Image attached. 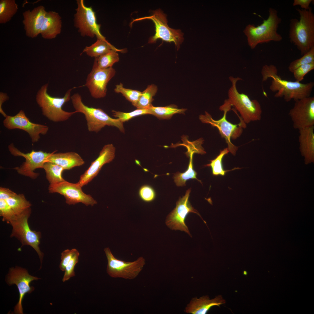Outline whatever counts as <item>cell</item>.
<instances>
[{"instance_id": "cell-25", "label": "cell", "mask_w": 314, "mask_h": 314, "mask_svg": "<svg viewBox=\"0 0 314 314\" xmlns=\"http://www.w3.org/2000/svg\"><path fill=\"white\" fill-rule=\"evenodd\" d=\"M112 50L117 51H123L118 49L108 42L106 39H97L96 42L89 46L86 47L83 49L85 52L88 56L94 58L104 55Z\"/></svg>"}, {"instance_id": "cell-33", "label": "cell", "mask_w": 314, "mask_h": 314, "mask_svg": "<svg viewBox=\"0 0 314 314\" xmlns=\"http://www.w3.org/2000/svg\"><path fill=\"white\" fill-rule=\"evenodd\" d=\"M229 152L227 148L224 149L220 151V154L214 159L210 160V163L206 165V166L211 167L212 174L215 176L220 175L224 176L226 173L228 171L237 169L239 168H235L231 170H225L223 168L222 161L223 157Z\"/></svg>"}, {"instance_id": "cell-5", "label": "cell", "mask_w": 314, "mask_h": 314, "mask_svg": "<svg viewBox=\"0 0 314 314\" xmlns=\"http://www.w3.org/2000/svg\"><path fill=\"white\" fill-rule=\"evenodd\" d=\"M71 99L75 111L83 114L87 121L88 130L98 133L106 126H115L122 132L124 133L123 123L117 118L110 117L100 108L89 107L82 101L81 95L76 93L71 97Z\"/></svg>"}, {"instance_id": "cell-41", "label": "cell", "mask_w": 314, "mask_h": 314, "mask_svg": "<svg viewBox=\"0 0 314 314\" xmlns=\"http://www.w3.org/2000/svg\"><path fill=\"white\" fill-rule=\"evenodd\" d=\"M139 194L141 199L146 202L153 201L155 197V194L154 189L148 185H144L140 188Z\"/></svg>"}, {"instance_id": "cell-9", "label": "cell", "mask_w": 314, "mask_h": 314, "mask_svg": "<svg viewBox=\"0 0 314 314\" xmlns=\"http://www.w3.org/2000/svg\"><path fill=\"white\" fill-rule=\"evenodd\" d=\"M223 112L222 117L218 120L214 119L206 111L205 115H201L199 118L203 123L209 124L218 129L221 137L224 139L227 144L229 152L235 155L238 147L232 143L231 140H236L239 137L242 132L243 128H245L246 125L240 116L238 117L240 120L239 123L232 124L226 119L228 111L225 110Z\"/></svg>"}, {"instance_id": "cell-44", "label": "cell", "mask_w": 314, "mask_h": 314, "mask_svg": "<svg viewBox=\"0 0 314 314\" xmlns=\"http://www.w3.org/2000/svg\"><path fill=\"white\" fill-rule=\"evenodd\" d=\"M8 97L5 94L1 92L0 93V112L5 117L7 115L3 111L2 108V105L3 103L8 99Z\"/></svg>"}, {"instance_id": "cell-16", "label": "cell", "mask_w": 314, "mask_h": 314, "mask_svg": "<svg viewBox=\"0 0 314 314\" xmlns=\"http://www.w3.org/2000/svg\"><path fill=\"white\" fill-rule=\"evenodd\" d=\"M288 114L293 128L299 130L314 126V97H309L295 101Z\"/></svg>"}, {"instance_id": "cell-39", "label": "cell", "mask_w": 314, "mask_h": 314, "mask_svg": "<svg viewBox=\"0 0 314 314\" xmlns=\"http://www.w3.org/2000/svg\"><path fill=\"white\" fill-rule=\"evenodd\" d=\"M314 69V62L301 65L295 69L292 72L296 81L301 82L305 75Z\"/></svg>"}, {"instance_id": "cell-20", "label": "cell", "mask_w": 314, "mask_h": 314, "mask_svg": "<svg viewBox=\"0 0 314 314\" xmlns=\"http://www.w3.org/2000/svg\"><path fill=\"white\" fill-rule=\"evenodd\" d=\"M46 12L44 7L40 5L23 13L22 22L27 36L33 38L40 34Z\"/></svg>"}, {"instance_id": "cell-29", "label": "cell", "mask_w": 314, "mask_h": 314, "mask_svg": "<svg viewBox=\"0 0 314 314\" xmlns=\"http://www.w3.org/2000/svg\"><path fill=\"white\" fill-rule=\"evenodd\" d=\"M117 51L112 50L109 52L94 58L92 68L105 69L112 67L113 65L119 61V57Z\"/></svg>"}, {"instance_id": "cell-36", "label": "cell", "mask_w": 314, "mask_h": 314, "mask_svg": "<svg viewBox=\"0 0 314 314\" xmlns=\"http://www.w3.org/2000/svg\"><path fill=\"white\" fill-rule=\"evenodd\" d=\"M313 62H314V47L300 58L292 62L288 66V69L290 72L292 73L299 67Z\"/></svg>"}, {"instance_id": "cell-32", "label": "cell", "mask_w": 314, "mask_h": 314, "mask_svg": "<svg viewBox=\"0 0 314 314\" xmlns=\"http://www.w3.org/2000/svg\"><path fill=\"white\" fill-rule=\"evenodd\" d=\"M158 90L156 85L152 84L148 86L140 97L135 106L137 108H148L152 105V102L154 99L153 97L156 94Z\"/></svg>"}, {"instance_id": "cell-11", "label": "cell", "mask_w": 314, "mask_h": 314, "mask_svg": "<svg viewBox=\"0 0 314 314\" xmlns=\"http://www.w3.org/2000/svg\"><path fill=\"white\" fill-rule=\"evenodd\" d=\"M76 2L74 24L81 35L106 39L100 32L101 25L97 23L96 14L92 7L86 6L83 0H78Z\"/></svg>"}, {"instance_id": "cell-26", "label": "cell", "mask_w": 314, "mask_h": 314, "mask_svg": "<svg viewBox=\"0 0 314 314\" xmlns=\"http://www.w3.org/2000/svg\"><path fill=\"white\" fill-rule=\"evenodd\" d=\"M42 168L45 171L46 177L50 185L55 184L65 181L62 176V173L65 170L58 164L46 161L43 164Z\"/></svg>"}, {"instance_id": "cell-1", "label": "cell", "mask_w": 314, "mask_h": 314, "mask_svg": "<svg viewBox=\"0 0 314 314\" xmlns=\"http://www.w3.org/2000/svg\"><path fill=\"white\" fill-rule=\"evenodd\" d=\"M262 82L269 78L272 79L270 90L276 92L275 98L283 97L286 102L291 100L295 101L310 97L314 86V83L310 82L303 83L297 81H292L283 79L279 75L278 70L274 65H265L261 70Z\"/></svg>"}, {"instance_id": "cell-21", "label": "cell", "mask_w": 314, "mask_h": 314, "mask_svg": "<svg viewBox=\"0 0 314 314\" xmlns=\"http://www.w3.org/2000/svg\"><path fill=\"white\" fill-rule=\"evenodd\" d=\"M226 303V300L221 295L212 299L208 296H203L199 298H194L187 305L185 311L187 313L192 314H205L212 307L219 306Z\"/></svg>"}, {"instance_id": "cell-23", "label": "cell", "mask_w": 314, "mask_h": 314, "mask_svg": "<svg viewBox=\"0 0 314 314\" xmlns=\"http://www.w3.org/2000/svg\"><path fill=\"white\" fill-rule=\"evenodd\" d=\"M62 27L61 17L59 14L53 11L47 12L40 34L44 39H54L60 33Z\"/></svg>"}, {"instance_id": "cell-34", "label": "cell", "mask_w": 314, "mask_h": 314, "mask_svg": "<svg viewBox=\"0 0 314 314\" xmlns=\"http://www.w3.org/2000/svg\"><path fill=\"white\" fill-rule=\"evenodd\" d=\"M114 90L115 92L121 93L135 107L142 92L138 90L125 88L122 83L116 85Z\"/></svg>"}, {"instance_id": "cell-40", "label": "cell", "mask_w": 314, "mask_h": 314, "mask_svg": "<svg viewBox=\"0 0 314 314\" xmlns=\"http://www.w3.org/2000/svg\"><path fill=\"white\" fill-rule=\"evenodd\" d=\"M77 250L75 248L71 250L67 249L63 251L61 254V261L59 265L60 269L64 271L68 264Z\"/></svg>"}, {"instance_id": "cell-14", "label": "cell", "mask_w": 314, "mask_h": 314, "mask_svg": "<svg viewBox=\"0 0 314 314\" xmlns=\"http://www.w3.org/2000/svg\"><path fill=\"white\" fill-rule=\"evenodd\" d=\"M82 187L77 182L72 183L65 181L54 185H50L49 191L50 193H57L63 195L66 203L69 205L81 203L88 206H93L97 204L90 195L84 193Z\"/></svg>"}, {"instance_id": "cell-7", "label": "cell", "mask_w": 314, "mask_h": 314, "mask_svg": "<svg viewBox=\"0 0 314 314\" xmlns=\"http://www.w3.org/2000/svg\"><path fill=\"white\" fill-rule=\"evenodd\" d=\"M31 213L30 207L20 214L15 215L10 223L12 227L10 237L17 238L22 246L29 245L33 248L38 254L41 265L43 254L39 246L41 234L40 232L32 231L30 228L28 220Z\"/></svg>"}, {"instance_id": "cell-31", "label": "cell", "mask_w": 314, "mask_h": 314, "mask_svg": "<svg viewBox=\"0 0 314 314\" xmlns=\"http://www.w3.org/2000/svg\"><path fill=\"white\" fill-rule=\"evenodd\" d=\"M193 154V153H191L189 154L190 162L187 170L183 173L177 172L174 174L173 178L174 182L178 186H185L186 181L191 179H196L201 183V181L197 178V173L194 170L193 167L192 160Z\"/></svg>"}, {"instance_id": "cell-4", "label": "cell", "mask_w": 314, "mask_h": 314, "mask_svg": "<svg viewBox=\"0 0 314 314\" xmlns=\"http://www.w3.org/2000/svg\"><path fill=\"white\" fill-rule=\"evenodd\" d=\"M268 13L267 19H264L260 25L256 26L253 24H249L243 31L251 49H254L259 44L272 41L279 42L282 40V36L277 31L281 21L277 11L271 7L269 9Z\"/></svg>"}, {"instance_id": "cell-28", "label": "cell", "mask_w": 314, "mask_h": 314, "mask_svg": "<svg viewBox=\"0 0 314 314\" xmlns=\"http://www.w3.org/2000/svg\"><path fill=\"white\" fill-rule=\"evenodd\" d=\"M18 8L15 0H0V23L9 22L17 13Z\"/></svg>"}, {"instance_id": "cell-6", "label": "cell", "mask_w": 314, "mask_h": 314, "mask_svg": "<svg viewBox=\"0 0 314 314\" xmlns=\"http://www.w3.org/2000/svg\"><path fill=\"white\" fill-rule=\"evenodd\" d=\"M48 85L47 83L42 86L36 95V101L42 109V114L49 120L55 122H63L68 119L76 111L68 112L63 110L62 107L71 99L72 88L68 90L62 98L51 97L47 93Z\"/></svg>"}, {"instance_id": "cell-24", "label": "cell", "mask_w": 314, "mask_h": 314, "mask_svg": "<svg viewBox=\"0 0 314 314\" xmlns=\"http://www.w3.org/2000/svg\"><path fill=\"white\" fill-rule=\"evenodd\" d=\"M51 153L46 161L54 163L63 167L65 170L83 165L85 162L81 156L74 152Z\"/></svg>"}, {"instance_id": "cell-42", "label": "cell", "mask_w": 314, "mask_h": 314, "mask_svg": "<svg viewBox=\"0 0 314 314\" xmlns=\"http://www.w3.org/2000/svg\"><path fill=\"white\" fill-rule=\"evenodd\" d=\"M16 194L8 188L2 187L0 188V199L6 200Z\"/></svg>"}, {"instance_id": "cell-18", "label": "cell", "mask_w": 314, "mask_h": 314, "mask_svg": "<svg viewBox=\"0 0 314 314\" xmlns=\"http://www.w3.org/2000/svg\"><path fill=\"white\" fill-rule=\"evenodd\" d=\"M115 73V70L112 67L105 69L92 68L84 85L88 88L92 97H104L106 94L107 84Z\"/></svg>"}, {"instance_id": "cell-22", "label": "cell", "mask_w": 314, "mask_h": 314, "mask_svg": "<svg viewBox=\"0 0 314 314\" xmlns=\"http://www.w3.org/2000/svg\"><path fill=\"white\" fill-rule=\"evenodd\" d=\"M299 149L304 162L308 164L314 162V126L299 130Z\"/></svg>"}, {"instance_id": "cell-19", "label": "cell", "mask_w": 314, "mask_h": 314, "mask_svg": "<svg viewBox=\"0 0 314 314\" xmlns=\"http://www.w3.org/2000/svg\"><path fill=\"white\" fill-rule=\"evenodd\" d=\"M115 148L111 144L105 145L98 157L91 162L90 165L80 177L78 183L81 187L87 185L98 174L102 166L111 162L115 157Z\"/></svg>"}, {"instance_id": "cell-8", "label": "cell", "mask_w": 314, "mask_h": 314, "mask_svg": "<svg viewBox=\"0 0 314 314\" xmlns=\"http://www.w3.org/2000/svg\"><path fill=\"white\" fill-rule=\"evenodd\" d=\"M146 19L152 21L155 27V33L149 38V43H155L160 39L167 42H173L177 50L179 49L180 45L183 40V34L180 30L172 28L168 26L166 15L161 10L153 11L151 16L133 19L130 25L135 22Z\"/></svg>"}, {"instance_id": "cell-10", "label": "cell", "mask_w": 314, "mask_h": 314, "mask_svg": "<svg viewBox=\"0 0 314 314\" xmlns=\"http://www.w3.org/2000/svg\"><path fill=\"white\" fill-rule=\"evenodd\" d=\"M104 251L108 264L106 272L110 277L131 280L136 278L142 270L145 265V259L142 256L133 262H126L115 258L108 247Z\"/></svg>"}, {"instance_id": "cell-38", "label": "cell", "mask_w": 314, "mask_h": 314, "mask_svg": "<svg viewBox=\"0 0 314 314\" xmlns=\"http://www.w3.org/2000/svg\"><path fill=\"white\" fill-rule=\"evenodd\" d=\"M0 215L3 221L10 224L15 215L14 212L6 200L0 199Z\"/></svg>"}, {"instance_id": "cell-37", "label": "cell", "mask_w": 314, "mask_h": 314, "mask_svg": "<svg viewBox=\"0 0 314 314\" xmlns=\"http://www.w3.org/2000/svg\"><path fill=\"white\" fill-rule=\"evenodd\" d=\"M79 255V252L77 250L66 267L62 279L63 282L68 281L71 278L75 276L74 267L78 262Z\"/></svg>"}, {"instance_id": "cell-12", "label": "cell", "mask_w": 314, "mask_h": 314, "mask_svg": "<svg viewBox=\"0 0 314 314\" xmlns=\"http://www.w3.org/2000/svg\"><path fill=\"white\" fill-rule=\"evenodd\" d=\"M10 154L15 156H22L25 159V161L19 167L14 168L19 174L35 179L39 175L38 173L34 172L35 169L42 168L43 164L51 153H47L42 151H36L33 150L29 153H24L18 150L12 143L8 147Z\"/></svg>"}, {"instance_id": "cell-15", "label": "cell", "mask_w": 314, "mask_h": 314, "mask_svg": "<svg viewBox=\"0 0 314 314\" xmlns=\"http://www.w3.org/2000/svg\"><path fill=\"white\" fill-rule=\"evenodd\" d=\"M3 124L9 130L19 129L25 131L28 133L33 143L38 142L40 138V135H45L49 130L46 125L31 122L22 110L15 116L7 115Z\"/></svg>"}, {"instance_id": "cell-43", "label": "cell", "mask_w": 314, "mask_h": 314, "mask_svg": "<svg viewBox=\"0 0 314 314\" xmlns=\"http://www.w3.org/2000/svg\"><path fill=\"white\" fill-rule=\"evenodd\" d=\"M314 1L313 0H294L293 6H300L301 9L307 10L309 9L311 3Z\"/></svg>"}, {"instance_id": "cell-27", "label": "cell", "mask_w": 314, "mask_h": 314, "mask_svg": "<svg viewBox=\"0 0 314 314\" xmlns=\"http://www.w3.org/2000/svg\"><path fill=\"white\" fill-rule=\"evenodd\" d=\"M186 110V109H179L174 104L164 107H155L152 106L149 108V114L161 119H170L173 115L176 113L183 114Z\"/></svg>"}, {"instance_id": "cell-30", "label": "cell", "mask_w": 314, "mask_h": 314, "mask_svg": "<svg viewBox=\"0 0 314 314\" xmlns=\"http://www.w3.org/2000/svg\"><path fill=\"white\" fill-rule=\"evenodd\" d=\"M6 201L15 215L20 214L31 206L30 203L26 199L23 194H17Z\"/></svg>"}, {"instance_id": "cell-35", "label": "cell", "mask_w": 314, "mask_h": 314, "mask_svg": "<svg viewBox=\"0 0 314 314\" xmlns=\"http://www.w3.org/2000/svg\"><path fill=\"white\" fill-rule=\"evenodd\" d=\"M113 115L123 123L139 116L149 114L148 108H137L132 111L125 113L115 110L112 111Z\"/></svg>"}, {"instance_id": "cell-3", "label": "cell", "mask_w": 314, "mask_h": 314, "mask_svg": "<svg viewBox=\"0 0 314 314\" xmlns=\"http://www.w3.org/2000/svg\"><path fill=\"white\" fill-rule=\"evenodd\" d=\"M296 10L300 19L290 20L289 37L302 56L314 47V14L311 7L307 10Z\"/></svg>"}, {"instance_id": "cell-2", "label": "cell", "mask_w": 314, "mask_h": 314, "mask_svg": "<svg viewBox=\"0 0 314 314\" xmlns=\"http://www.w3.org/2000/svg\"><path fill=\"white\" fill-rule=\"evenodd\" d=\"M229 79L231 85L228 90V98L220 107V110L229 111L233 106L234 109L240 113V117L246 124L260 120L262 110L259 102L256 99L251 100L247 95L240 93L237 89V82L242 79L232 76H230Z\"/></svg>"}, {"instance_id": "cell-17", "label": "cell", "mask_w": 314, "mask_h": 314, "mask_svg": "<svg viewBox=\"0 0 314 314\" xmlns=\"http://www.w3.org/2000/svg\"><path fill=\"white\" fill-rule=\"evenodd\" d=\"M38 279L37 277L30 275L25 269L16 267L10 269L7 276V283L10 285L15 284L19 292V301L14 308L15 313L23 314L22 302L24 297L26 293H31L34 290V287L30 286L31 282Z\"/></svg>"}, {"instance_id": "cell-13", "label": "cell", "mask_w": 314, "mask_h": 314, "mask_svg": "<svg viewBox=\"0 0 314 314\" xmlns=\"http://www.w3.org/2000/svg\"><path fill=\"white\" fill-rule=\"evenodd\" d=\"M191 189L187 190L185 195L180 197L176 203L175 208L167 215L165 221L167 226L172 230H180L185 231L190 236L191 235L186 225L185 220L188 214L190 213H194L198 215L206 224L198 211L192 206L189 201Z\"/></svg>"}]
</instances>
